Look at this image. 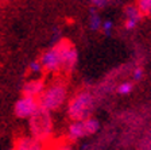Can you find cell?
<instances>
[{
    "label": "cell",
    "instance_id": "1",
    "mask_svg": "<svg viewBox=\"0 0 151 150\" xmlns=\"http://www.w3.org/2000/svg\"><path fill=\"white\" fill-rule=\"evenodd\" d=\"M96 100L91 91H78L66 106V114L72 122H84L92 116Z\"/></svg>",
    "mask_w": 151,
    "mask_h": 150
},
{
    "label": "cell",
    "instance_id": "2",
    "mask_svg": "<svg viewBox=\"0 0 151 150\" xmlns=\"http://www.w3.org/2000/svg\"><path fill=\"white\" fill-rule=\"evenodd\" d=\"M28 126H30V135L34 139L46 145L51 141L54 133V122L51 112L39 107L37 112L28 119Z\"/></svg>",
    "mask_w": 151,
    "mask_h": 150
},
{
    "label": "cell",
    "instance_id": "3",
    "mask_svg": "<svg viewBox=\"0 0 151 150\" xmlns=\"http://www.w3.org/2000/svg\"><path fill=\"white\" fill-rule=\"evenodd\" d=\"M66 99H68V85H66V81L62 80V78H57L49 87H46L45 92L41 95L38 101H39L41 108L51 112V111L61 108L65 104Z\"/></svg>",
    "mask_w": 151,
    "mask_h": 150
},
{
    "label": "cell",
    "instance_id": "4",
    "mask_svg": "<svg viewBox=\"0 0 151 150\" xmlns=\"http://www.w3.org/2000/svg\"><path fill=\"white\" fill-rule=\"evenodd\" d=\"M54 46L60 51L61 59H62V70H65L66 73H72L78 62V51L76 46L69 39H65V38H62Z\"/></svg>",
    "mask_w": 151,
    "mask_h": 150
},
{
    "label": "cell",
    "instance_id": "5",
    "mask_svg": "<svg viewBox=\"0 0 151 150\" xmlns=\"http://www.w3.org/2000/svg\"><path fill=\"white\" fill-rule=\"evenodd\" d=\"M43 68V72L49 73H58L62 70V59H61L60 51L55 46H50L42 53L39 58Z\"/></svg>",
    "mask_w": 151,
    "mask_h": 150
},
{
    "label": "cell",
    "instance_id": "6",
    "mask_svg": "<svg viewBox=\"0 0 151 150\" xmlns=\"http://www.w3.org/2000/svg\"><path fill=\"white\" fill-rule=\"evenodd\" d=\"M39 108L38 99L28 96H20L14 104V114L19 119H30Z\"/></svg>",
    "mask_w": 151,
    "mask_h": 150
},
{
    "label": "cell",
    "instance_id": "7",
    "mask_svg": "<svg viewBox=\"0 0 151 150\" xmlns=\"http://www.w3.org/2000/svg\"><path fill=\"white\" fill-rule=\"evenodd\" d=\"M45 89H46V81L43 78H30L23 84L22 96L39 99L41 95L45 92Z\"/></svg>",
    "mask_w": 151,
    "mask_h": 150
},
{
    "label": "cell",
    "instance_id": "8",
    "mask_svg": "<svg viewBox=\"0 0 151 150\" xmlns=\"http://www.w3.org/2000/svg\"><path fill=\"white\" fill-rule=\"evenodd\" d=\"M143 18L145 16L140 14L136 4L127 6L126 9H124V27H126V30H128V31L129 30H135Z\"/></svg>",
    "mask_w": 151,
    "mask_h": 150
},
{
    "label": "cell",
    "instance_id": "9",
    "mask_svg": "<svg viewBox=\"0 0 151 150\" xmlns=\"http://www.w3.org/2000/svg\"><path fill=\"white\" fill-rule=\"evenodd\" d=\"M15 150H49L46 143L37 141L31 135H22L15 142Z\"/></svg>",
    "mask_w": 151,
    "mask_h": 150
},
{
    "label": "cell",
    "instance_id": "10",
    "mask_svg": "<svg viewBox=\"0 0 151 150\" xmlns=\"http://www.w3.org/2000/svg\"><path fill=\"white\" fill-rule=\"evenodd\" d=\"M85 137H86V133H85L84 122H72L68 126V131H66L65 139L68 142H70L72 145Z\"/></svg>",
    "mask_w": 151,
    "mask_h": 150
},
{
    "label": "cell",
    "instance_id": "11",
    "mask_svg": "<svg viewBox=\"0 0 151 150\" xmlns=\"http://www.w3.org/2000/svg\"><path fill=\"white\" fill-rule=\"evenodd\" d=\"M89 28L92 31H97L101 28V25H103V20H101L100 15H99L97 9L94 7H89Z\"/></svg>",
    "mask_w": 151,
    "mask_h": 150
},
{
    "label": "cell",
    "instance_id": "12",
    "mask_svg": "<svg viewBox=\"0 0 151 150\" xmlns=\"http://www.w3.org/2000/svg\"><path fill=\"white\" fill-rule=\"evenodd\" d=\"M84 127H85V133H86V137L89 135H93L100 130V122H99L96 118L91 116L86 120H84Z\"/></svg>",
    "mask_w": 151,
    "mask_h": 150
},
{
    "label": "cell",
    "instance_id": "13",
    "mask_svg": "<svg viewBox=\"0 0 151 150\" xmlns=\"http://www.w3.org/2000/svg\"><path fill=\"white\" fill-rule=\"evenodd\" d=\"M134 83L132 81H122L119 85H117L116 88V92L117 95H120V96H127V95H129L132 91H134Z\"/></svg>",
    "mask_w": 151,
    "mask_h": 150
},
{
    "label": "cell",
    "instance_id": "14",
    "mask_svg": "<svg viewBox=\"0 0 151 150\" xmlns=\"http://www.w3.org/2000/svg\"><path fill=\"white\" fill-rule=\"evenodd\" d=\"M135 4L143 16H151V0H139Z\"/></svg>",
    "mask_w": 151,
    "mask_h": 150
},
{
    "label": "cell",
    "instance_id": "15",
    "mask_svg": "<svg viewBox=\"0 0 151 150\" xmlns=\"http://www.w3.org/2000/svg\"><path fill=\"white\" fill-rule=\"evenodd\" d=\"M28 70L32 75H41L43 72V68H42V64L39 59H32L31 62L28 64Z\"/></svg>",
    "mask_w": 151,
    "mask_h": 150
},
{
    "label": "cell",
    "instance_id": "16",
    "mask_svg": "<svg viewBox=\"0 0 151 150\" xmlns=\"http://www.w3.org/2000/svg\"><path fill=\"white\" fill-rule=\"evenodd\" d=\"M101 31L104 33V35L105 37H109L111 34H112V30H113V22L111 20V19H107V20H104L103 25H101Z\"/></svg>",
    "mask_w": 151,
    "mask_h": 150
},
{
    "label": "cell",
    "instance_id": "17",
    "mask_svg": "<svg viewBox=\"0 0 151 150\" xmlns=\"http://www.w3.org/2000/svg\"><path fill=\"white\" fill-rule=\"evenodd\" d=\"M51 150H74V149H73V145L70 142L63 139V141H60V142H57L55 145H53V149Z\"/></svg>",
    "mask_w": 151,
    "mask_h": 150
},
{
    "label": "cell",
    "instance_id": "18",
    "mask_svg": "<svg viewBox=\"0 0 151 150\" xmlns=\"http://www.w3.org/2000/svg\"><path fill=\"white\" fill-rule=\"evenodd\" d=\"M143 78V69L140 66H136L134 70H132V83H138Z\"/></svg>",
    "mask_w": 151,
    "mask_h": 150
},
{
    "label": "cell",
    "instance_id": "19",
    "mask_svg": "<svg viewBox=\"0 0 151 150\" xmlns=\"http://www.w3.org/2000/svg\"><path fill=\"white\" fill-rule=\"evenodd\" d=\"M92 7H94V8H104V7H107L108 4H109V1H107V0H92L91 1Z\"/></svg>",
    "mask_w": 151,
    "mask_h": 150
},
{
    "label": "cell",
    "instance_id": "20",
    "mask_svg": "<svg viewBox=\"0 0 151 150\" xmlns=\"http://www.w3.org/2000/svg\"><path fill=\"white\" fill-rule=\"evenodd\" d=\"M6 150H15V147H12V149H6Z\"/></svg>",
    "mask_w": 151,
    "mask_h": 150
}]
</instances>
